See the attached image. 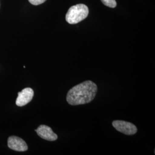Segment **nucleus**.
<instances>
[{"label": "nucleus", "instance_id": "nucleus-1", "mask_svg": "<svg viewBox=\"0 0 155 155\" xmlns=\"http://www.w3.org/2000/svg\"><path fill=\"white\" fill-rule=\"evenodd\" d=\"M97 91L95 83L91 81H86L75 86L68 91L67 101L71 105L89 104L94 100Z\"/></svg>", "mask_w": 155, "mask_h": 155}, {"label": "nucleus", "instance_id": "nucleus-2", "mask_svg": "<svg viewBox=\"0 0 155 155\" xmlns=\"http://www.w3.org/2000/svg\"><path fill=\"white\" fill-rule=\"evenodd\" d=\"M88 7L84 4H77L70 8L66 15L67 22L75 24L84 20L89 15Z\"/></svg>", "mask_w": 155, "mask_h": 155}, {"label": "nucleus", "instance_id": "nucleus-3", "mask_svg": "<svg viewBox=\"0 0 155 155\" xmlns=\"http://www.w3.org/2000/svg\"><path fill=\"white\" fill-rule=\"evenodd\" d=\"M112 125L117 131L126 135H133L137 131V127L134 124L125 121L115 120L112 122Z\"/></svg>", "mask_w": 155, "mask_h": 155}, {"label": "nucleus", "instance_id": "nucleus-4", "mask_svg": "<svg viewBox=\"0 0 155 155\" xmlns=\"http://www.w3.org/2000/svg\"><path fill=\"white\" fill-rule=\"evenodd\" d=\"M34 95L33 90L30 87L23 89L21 92L18 93L16 104L18 106H23L30 102Z\"/></svg>", "mask_w": 155, "mask_h": 155}, {"label": "nucleus", "instance_id": "nucleus-5", "mask_svg": "<svg viewBox=\"0 0 155 155\" xmlns=\"http://www.w3.org/2000/svg\"><path fill=\"white\" fill-rule=\"evenodd\" d=\"M8 146L11 150L24 152L28 149V145L22 139L17 136H11L8 140Z\"/></svg>", "mask_w": 155, "mask_h": 155}, {"label": "nucleus", "instance_id": "nucleus-6", "mask_svg": "<svg viewBox=\"0 0 155 155\" xmlns=\"http://www.w3.org/2000/svg\"><path fill=\"white\" fill-rule=\"evenodd\" d=\"M35 131L41 138L45 140L53 141L58 139L57 134L53 132L51 127L47 125H41Z\"/></svg>", "mask_w": 155, "mask_h": 155}, {"label": "nucleus", "instance_id": "nucleus-7", "mask_svg": "<svg viewBox=\"0 0 155 155\" xmlns=\"http://www.w3.org/2000/svg\"><path fill=\"white\" fill-rule=\"evenodd\" d=\"M101 2L109 8H114L116 7L117 2L116 0H101Z\"/></svg>", "mask_w": 155, "mask_h": 155}, {"label": "nucleus", "instance_id": "nucleus-8", "mask_svg": "<svg viewBox=\"0 0 155 155\" xmlns=\"http://www.w3.org/2000/svg\"><path fill=\"white\" fill-rule=\"evenodd\" d=\"M29 2L33 5H39L44 3L46 0H28Z\"/></svg>", "mask_w": 155, "mask_h": 155}]
</instances>
